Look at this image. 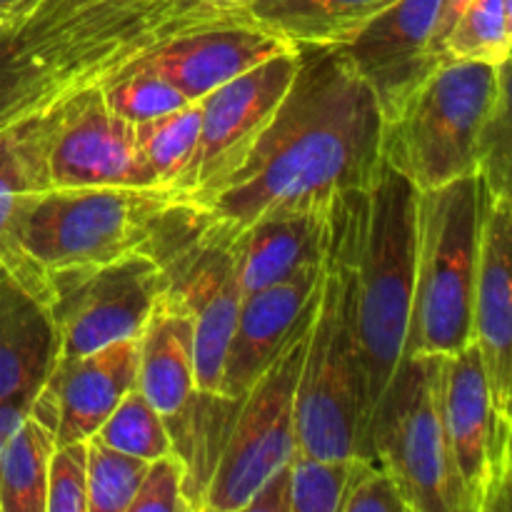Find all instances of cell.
<instances>
[{
    "label": "cell",
    "instance_id": "obj_29",
    "mask_svg": "<svg viewBox=\"0 0 512 512\" xmlns=\"http://www.w3.org/2000/svg\"><path fill=\"white\" fill-rule=\"evenodd\" d=\"M148 460L110 448L90 435L85 440V478H88V512H128Z\"/></svg>",
    "mask_w": 512,
    "mask_h": 512
},
{
    "label": "cell",
    "instance_id": "obj_2",
    "mask_svg": "<svg viewBox=\"0 0 512 512\" xmlns=\"http://www.w3.org/2000/svg\"><path fill=\"white\" fill-rule=\"evenodd\" d=\"M193 23L170 0H28L0 25V133Z\"/></svg>",
    "mask_w": 512,
    "mask_h": 512
},
{
    "label": "cell",
    "instance_id": "obj_9",
    "mask_svg": "<svg viewBox=\"0 0 512 512\" xmlns=\"http://www.w3.org/2000/svg\"><path fill=\"white\" fill-rule=\"evenodd\" d=\"M368 460L398 485L408 512H465L440 418V355H405L368 435Z\"/></svg>",
    "mask_w": 512,
    "mask_h": 512
},
{
    "label": "cell",
    "instance_id": "obj_18",
    "mask_svg": "<svg viewBox=\"0 0 512 512\" xmlns=\"http://www.w3.org/2000/svg\"><path fill=\"white\" fill-rule=\"evenodd\" d=\"M320 268L323 258L295 273L293 278L243 295L225 350L218 388L220 398L243 400L303 320L313 313Z\"/></svg>",
    "mask_w": 512,
    "mask_h": 512
},
{
    "label": "cell",
    "instance_id": "obj_30",
    "mask_svg": "<svg viewBox=\"0 0 512 512\" xmlns=\"http://www.w3.org/2000/svg\"><path fill=\"white\" fill-rule=\"evenodd\" d=\"M100 90L110 110H115L130 125L145 123L193 103L160 73L130 63L113 78L100 83Z\"/></svg>",
    "mask_w": 512,
    "mask_h": 512
},
{
    "label": "cell",
    "instance_id": "obj_8",
    "mask_svg": "<svg viewBox=\"0 0 512 512\" xmlns=\"http://www.w3.org/2000/svg\"><path fill=\"white\" fill-rule=\"evenodd\" d=\"M145 253L163 270L165 298L193 318L198 393L218 395L225 350L243 300L233 233L198 205L180 200L160 218Z\"/></svg>",
    "mask_w": 512,
    "mask_h": 512
},
{
    "label": "cell",
    "instance_id": "obj_25",
    "mask_svg": "<svg viewBox=\"0 0 512 512\" xmlns=\"http://www.w3.org/2000/svg\"><path fill=\"white\" fill-rule=\"evenodd\" d=\"M55 105L0 133V263L20 195L50 188L48 145Z\"/></svg>",
    "mask_w": 512,
    "mask_h": 512
},
{
    "label": "cell",
    "instance_id": "obj_5",
    "mask_svg": "<svg viewBox=\"0 0 512 512\" xmlns=\"http://www.w3.org/2000/svg\"><path fill=\"white\" fill-rule=\"evenodd\" d=\"M355 195L330 208L318 295L295 390L298 450L315 458L360 455L358 360L353 340V228Z\"/></svg>",
    "mask_w": 512,
    "mask_h": 512
},
{
    "label": "cell",
    "instance_id": "obj_1",
    "mask_svg": "<svg viewBox=\"0 0 512 512\" xmlns=\"http://www.w3.org/2000/svg\"><path fill=\"white\" fill-rule=\"evenodd\" d=\"M300 50L285 98L248 158L198 205L228 233L275 208H325L383 165L375 93L335 45Z\"/></svg>",
    "mask_w": 512,
    "mask_h": 512
},
{
    "label": "cell",
    "instance_id": "obj_34",
    "mask_svg": "<svg viewBox=\"0 0 512 512\" xmlns=\"http://www.w3.org/2000/svg\"><path fill=\"white\" fill-rule=\"evenodd\" d=\"M338 512H408L398 485L378 463L368 458H350L348 480Z\"/></svg>",
    "mask_w": 512,
    "mask_h": 512
},
{
    "label": "cell",
    "instance_id": "obj_11",
    "mask_svg": "<svg viewBox=\"0 0 512 512\" xmlns=\"http://www.w3.org/2000/svg\"><path fill=\"white\" fill-rule=\"evenodd\" d=\"M440 418L465 512L510 510L512 423L495 413L475 343L440 355Z\"/></svg>",
    "mask_w": 512,
    "mask_h": 512
},
{
    "label": "cell",
    "instance_id": "obj_19",
    "mask_svg": "<svg viewBox=\"0 0 512 512\" xmlns=\"http://www.w3.org/2000/svg\"><path fill=\"white\" fill-rule=\"evenodd\" d=\"M138 338L115 340L93 353L58 358L48 390L58 413V443L98 433L125 393L138 385Z\"/></svg>",
    "mask_w": 512,
    "mask_h": 512
},
{
    "label": "cell",
    "instance_id": "obj_37",
    "mask_svg": "<svg viewBox=\"0 0 512 512\" xmlns=\"http://www.w3.org/2000/svg\"><path fill=\"white\" fill-rule=\"evenodd\" d=\"M243 0H170L175 15L183 18H213V15L230 13Z\"/></svg>",
    "mask_w": 512,
    "mask_h": 512
},
{
    "label": "cell",
    "instance_id": "obj_6",
    "mask_svg": "<svg viewBox=\"0 0 512 512\" xmlns=\"http://www.w3.org/2000/svg\"><path fill=\"white\" fill-rule=\"evenodd\" d=\"M505 100H510V60L440 65L398 118L383 123V163L405 175L418 193L478 175L490 125Z\"/></svg>",
    "mask_w": 512,
    "mask_h": 512
},
{
    "label": "cell",
    "instance_id": "obj_13",
    "mask_svg": "<svg viewBox=\"0 0 512 512\" xmlns=\"http://www.w3.org/2000/svg\"><path fill=\"white\" fill-rule=\"evenodd\" d=\"M48 308L60 333V358L140 338L163 295V270L148 253H133L98 268L68 270L48 280Z\"/></svg>",
    "mask_w": 512,
    "mask_h": 512
},
{
    "label": "cell",
    "instance_id": "obj_16",
    "mask_svg": "<svg viewBox=\"0 0 512 512\" xmlns=\"http://www.w3.org/2000/svg\"><path fill=\"white\" fill-rule=\"evenodd\" d=\"M285 48L275 35L223 13L165 35L130 65L155 70L185 98L200 100Z\"/></svg>",
    "mask_w": 512,
    "mask_h": 512
},
{
    "label": "cell",
    "instance_id": "obj_35",
    "mask_svg": "<svg viewBox=\"0 0 512 512\" xmlns=\"http://www.w3.org/2000/svg\"><path fill=\"white\" fill-rule=\"evenodd\" d=\"M245 510L250 512H290V468L283 465L278 473L270 475L253 498L248 500Z\"/></svg>",
    "mask_w": 512,
    "mask_h": 512
},
{
    "label": "cell",
    "instance_id": "obj_14",
    "mask_svg": "<svg viewBox=\"0 0 512 512\" xmlns=\"http://www.w3.org/2000/svg\"><path fill=\"white\" fill-rule=\"evenodd\" d=\"M48 178L50 188L158 185L140 158L135 125L110 110L100 85L78 90L55 105Z\"/></svg>",
    "mask_w": 512,
    "mask_h": 512
},
{
    "label": "cell",
    "instance_id": "obj_17",
    "mask_svg": "<svg viewBox=\"0 0 512 512\" xmlns=\"http://www.w3.org/2000/svg\"><path fill=\"white\" fill-rule=\"evenodd\" d=\"M478 278L473 303V343L483 360L495 413L512 423V193L483 188Z\"/></svg>",
    "mask_w": 512,
    "mask_h": 512
},
{
    "label": "cell",
    "instance_id": "obj_20",
    "mask_svg": "<svg viewBox=\"0 0 512 512\" xmlns=\"http://www.w3.org/2000/svg\"><path fill=\"white\" fill-rule=\"evenodd\" d=\"M325 208H275L233 235L240 288L245 293L293 278L323 258L328 238Z\"/></svg>",
    "mask_w": 512,
    "mask_h": 512
},
{
    "label": "cell",
    "instance_id": "obj_12",
    "mask_svg": "<svg viewBox=\"0 0 512 512\" xmlns=\"http://www.w3.org/2000/svg\"><path fill=\"white\" fill-rule=\"evenodd\" d=\"M295 45L245 70L200 98V135L175 188L188 203H200L243 165L268 128L298 70Z\"/></svg>",
    "mask_w": 512,
    "mask_h": 512
},
{
    "label": "cell",
    "instance_id": "obj_33",
    "mask_svg": "<svg viewBox=\"0 0 512 512\" xmlns=\"http://www.w3.org/2000/svg\"><path fill=\"white\" fill-rule=\"evenodd\" d=\"M45 512H88L85 440L55 445L48 463Z\"/></svg>",
    "mask_w": 512,
    "mask_h": 512
},
{
    "label": "cell",
    "instance_id": "obj_21",
    "mask_svg": "<svg viewBox=\"0 0 512 512\" xmlns=\"http://www.w3.org/2000/svg\"><path fill=\"white\" fill-rule=\"evenodd\" d=\"M60 358V333L43 300L0 273V400L40 390Z\"/></svg>",
    "mask_w": 512,
    "mask_h": 512
},
{
    "label": "cell",
    "instance_id": "obj_24",
    "mask_svg": "<svg viewBox=\"0 0 512 512\" xmlns=\"http://www.w3.org/2000/svg\"><path fill=\"white\" fill-rule=\"evenodd\" d=\"M58 445V413L48 383L13 438L0 448V512H45L48 463Z\"/></svg>",
    "mask_w": 512,
    "mask_h": 512
},
{
    "label": "cell",
    "instance_id": "obj_38",
    "mask_svg": "<svg viewBox=\"0 0 512 512\" xmlns=\"http://www.w3.org/2000/svg\"><path fill=\"white\" fill-rule=\"evenodd\" d=\"M25 0H0V10H15L18 5H23Z\"/></svg>",
    "mask_w": 512,
    "mask_h": 512
},
{
    "label": "cell",
    "instance_id": "obj_26",
    "mask_svg": "<svg viewBox=\"0 0 512 512\" xmlns=\"http://www.w3.org/2000/svg\"><path fill=\"white\" fill-rule=\"evenodd\" d=\"M200 135V103L183 105L173 113L158 115L153 120L135 125L140 158L153 173L155 183L175 188L180 173L185 170ZM178 190V188H175Z\"/></svg>",
    "mask_w": 512,
    "mask_h": 512
},
{
    "label": "cell",
    "instance_id": "obj_15",
    "mask_svg": "<svg viewBox=\"0 0 512 512\" xmlns=\"http://www.w3.org/2000/svg\"><path fill=\"white\" fill-rule=\"evenodd\" d=\"M438 8L440 0H395L353 40L338 45L375 93L383 123L398 118L420 85L440 68L433 53Z\"/></svg>",
    "mask_w": 512,
    "mask_h": 512
},
{
    "label": "cell",
    "instance_id": "obj_4",
    "mask_svg": "<svg viewBox=\"0 0 512 512\" xmlns=\"http://www.w3.org/2000/svg\"><path fill=\"white\" fill-rule=\"evenodd\" d=\"M180 200L185 195L168 185L30 190L15 208L0 273L48 305L53 275L145 253Z\"/></svg>",
    "mask_w": 512,
    "mask_h": 512
},
{
    "label": "cell",
    "instance_id": "obj_23",
    "mask_svg": "<svg viewBox=\"0 0 512 512\" xmlns=\"http://www.w3.org/2000/svg\"><path fill=\"white\" fill-rule=\"evenodd\" d=\"M393 3L395 0H243L230 15L295 48H338Z\"/></svg>",
    "mask_w": 512,
    "mask_h": 512
},
{
    "label": "cell",
    "instance_id": "obj_10",
    "mask_svg": "<svg viewBox=\"0 0 512 512\" xmlns=\"http://www.w3.org/2000/svg\"><path fill=\"white\" fill-rule=\"evenodd\" d=\"M310 320L313 313L235 405L225 443L200 495L203 510L243 512L255 490L288 465L298 450L295 390L308 345Z\"/></svg>",
    "mask_w": 512,
    "mask_h": 512
},
{
    "label": "cell",
    "instance_id": "obj_39",
    "mask_svg": "<svg viewBox=\"0 0 512 512\" xmlns=\"http://www.w3.org/2000/svg\"><path fill=\"white\" fill-rule=\"evenodd\" d=\"M25 3H28V0H25ZM18 8H20V5H18ZM18 8H15V10H18ZM15 10H0V25H3V23H5V20H8V18H10V15H13V13H15Z\"/></svg>",
    "mask_w": 512,
    "mask_h": 512
},
{
    "label": "cell",
    "instance_id": "obj_7",
    "mask_svg": "<svg viewBox=\"0 0 512 512\" xmlns=\"http://www.w3.org/2000/svg\"><path fill=\"white\" fill-rule=\"evenodd\" d=\"M480 215L478 175L418 193L405 355H455L473 345Z\"/></svg>",
    "mask_w": 512,
    "mask_h": 512
},
{
    "label": "cell",
    "instance_id": "obj_22",
    "mask_svg": "<svg viewBox=\"0 0 512 512\" xmlns=\"http://www.w3.org/2000/svg\"><path fill=\"white\" fill-rule=\"evenodd\" d=\"M138 385L163 418H173L198 395L195 328L180 305L160 295L138 338Z\"/></svg>",
    "mask_w": 512,
    "mask_h": 512
},
{
    "label": "cell",
    "instance_id": "obj_32",
    "mask_svg": "<svg viewBox=\"0 0 512 512\" xmlns=\"http://www.w3.org/2000/svg\"><path fill=\"white\" fill-rule=\"evenodd\" d=\"M195 510L188 498V470L178 453L150 460L128 512Z\"/></svg>",
    "mask_w": 512,
    "mask_h": 512
},
{
    "label": "cell",
    "instance_id": "obj_28",
    "mask_svg": "<svg viewBox=\"0 0 512 512\" xmlns=\"http://www.w3.org/2000/svg\"><path fill=\"white\" fill-rule=\"evenodd\" d=\"M95 438L103 440L110 448L120 450V453L148 460V463L175 453L165 418L145 400V395L138 388L125 393V398L115 405L113 413L100 425Z\"/></svg>",
    "mask_w": 512,
    "mask_h": 512
},
{
    "label": "cell",
    "instance_id": "obj_3",
    "mask_svg": "<svg viewBox=\"0 0 512 512\" xmlns=\"http://www.w3.org/2000/svg\"><path fill=\"white\" fill-rule=\"evenodd\" d=\"M415 210L418 190L388 163L355 195L350 313L358 360V458H368L375 410L405 358L415 280Z\"/></svg>",
    "mask_w": 512,
    "mask_h": 512
},
{
    "label": "cell",
    "instance_id": "obj_31",
    "mask_svg": "<svg viewBox=\"0 0 512 512\" xmlns=\"http://www.w3.org/2000/svg\"><path fill=\"white\" fill-rule=\"evenodd\" d=\"M290 468V512H338L350 458L328 460L295 450Z\"/></svg>",
    "mask_w": 512,
    "mask_h": 512
},
{
    "label": "cell",
    "instance_id": "obj_27",
    "mask_svg": "<svg viewBox=\"0 0 512 512\" xmlns=\"http://www.w3.org/2000/svg\"><path fill=\"white\" fill-rule=\"evenodd\" d=\"M512 45L510 0H470L455 20L443 50V65L453 60L508 63Z\"/></svg>",
    "mask_w": 512,
    "mask_h": 512
},
{
    "label": "cell",
    "instance_id": "obj_36",
    "mask_svg": "<svg viewBox=\"0 0 512 512\" xmlns=\"http://www.w3.org/2000/svg\"><path fill=\"white\" fill-rule=\"evenodd\" d=\"M468 3H470V0H440L438 20H435V30H433V53L438 55L440 65H443L445 40H448V35H450V30H453L455 20H458V15L463 13V8Z\"/></svg>",
    "mask_w": 512,
    "mask_h": 512
}]
</instances>
